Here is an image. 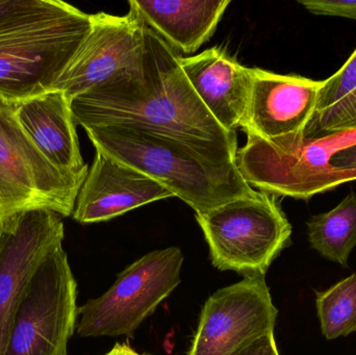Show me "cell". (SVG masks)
Listing matches in <instances>:
<instances>
[{
  "instance_id": "cell-18",
  "label": "cell",
  "mask_w": 356,
  "mask_h": 355,
  "mask_svg": "<svg viewBox=\"0 0 356 355\" xmlns=\"http://www.w3.org/2000/svg\"><path fill=\"white\" fill-rule=\"evenodd\" d=\"M316 308L322 335L336 340L356 333V274L323 292H316Z\"/></svg>"
},
{
  "instance_id": "cell-4",
  "label": "cell",
  "mask_w": 356,
  "mask_h": 355,
  "mask_svg": "<svg viewBox=\"0 0 356 355\" xmlns=\"http://www.w3.org/2000/svg\"><path fill=\"white\" fill-rule=\"evenodd\" d=\"M196 219L213 266L244 277L265 276L292 236L277 196L264 191L196 214Z\"/></svg>"
},
{
  "instance_id": "cell-27",
  "label": "cell",
  "mask_w": 356,
  "mask_h": 355,
  "mask_svg": "<svg viewBox=\"0 0 356 355\" xmlns=\"http://www.w3.org/2000/svg\"><path fill=\"white\" fill-rule=\"evenodd\" d=\"M138 355H141V354H138ZM144 355H152V354H144Z\"/></svg>"
},
{
  "instance_id": "cell-11",
  "label": "cell",
  "mask_w": 356,
  "mask_h": 355,
  "mask_svg": "<svg viewBox=\"0 0 356 355\" xmlns=\"http://www.w3.org/2000/svg\"><path fill=\"white\" fill-rule=\"evenodd\" d=\"M64 238L62 217L49 210L25 213L13 226L0 231V355L6 354L29 281Z\"/></svg>"
},
{
  "instance_id": "cell-3",
  "label": "cell",
  "mask_w": 356,
  "mask_h": 355,
  "mask_svg": "<svg viewBox=\"0 0 356 355\" xmlns=\"http://www.w3.org/2000/svg\"><path fill=\"white\" fill-rule=\"evenodd\" d=\"M91 15L58 10L0 31V97L17 104L50 91L91 29Z\"/></svg>"
},
{
  "instance_id": "cell-7",
  "label": "cell",
  "mask_w": 356,
  "mask_h": 355,
  "mask_svg": "<svg viewBox=\"0 0 356 355\" xmlns=\"http://www.w3.org/2000/svg\"><path fill=\"white\" fill-rule=\"evenodd\" d=\"M76 302V281L60 245L29 281L4 355H68L79 318Z\"/></svg>"
},
{
  "instance_id": "cell-15",
  "label": "cell",
  "mask_w": 356,
  "mask_h": 355,
  "mask_svg": "<svg viewBox=\"0 0 356 355\" xmlns=\"http://www.w3.org/2000/svg\"><path fill=\"white\" fill-rule=\"evenodd\" d=\"M15 116L44 158L66 174L86 179L89 166L79 149L71 101L50 90L13 104Z\"/></svg>"
},
{
  "instance_id": "cell-5",
  "label": "cell",
  "mask_w": 356,
  "mask_h": 355,
  "mask_svg": "<svg viewBox=\"0 0 356 355\" xmlns=\"http://www.w3.org/2000/svg\"><path fill=\"white\" fill-rule=\"evenodd\" d=\"M85 179L50 164L21 127L13 106L0 108V231L31 210L72 216Z\"/></svg>"
},
{
  "instance_id": "cell-20",
  "label": "cell",
  "mask_w": 356,
  "mask_h": 355,
  "mask_svg": "<svg viewBox=\"0 0 356 355\" xmlns=\"http://www.w3.org/2000/svg\"><path fill=\"white\" fill-rule=\"evenodd\" d=\"M356 90V49L346 64L323 81L316 114L324 112L348 97Z\"/></svg>"
},
{
  "instance_id": "cell-21",
  "label": "cell",
  "mask_w": 356,
  "mask_h": 355,
  "mask_svg": "<svg viewBox=\"0 0 356 355\" xmlns=\"http://www.w3.org/2000/svg\"><path fill=\"white\" fill-rule=\"evenodd\" d=\"M60 0H0V31L58 10Z\"/></svg>"
},
{
  "instance_id": "cell-10",
  "label": "cell",
  "mask_w": 356,
  "mask_h": 355,
  "mask_svg": "<svg viewBox=\"0 0 356 355\" xmlns=\"http://www.w3.org/2000/svg\"><path fill=\"white\" fill-rule=\"evenodd\" d=\"M91 22L89 33L51 89L64 92L70 101L143 63L146 24L134 6L125 16L91 15Z\"/></svg>"
},
{
  "instance_id": "cell-23",
  "label": "cell",
  "mask_w": 356,
  "mask_h": 355,
  "mask_svg": "<svg viewBox=\"0 0 356 355\" xmlns=\"http://www.w3.org/2000/svg\"><path fill=\"white\" fill-rule=\"evenodd\" d=\"M309 13L356 20V0H299Z\"/></svg>"
},
{
  "instance_id": "cell-2",
  "label": "cell",
  "mask_w": 356,
  "mask_h": 355,
  "mask_svg": "<svg viewBox=\"0 0 356 355\" xmlns=\"http://www.w3.org/2000/svg\"><path fill=\"white\" fill-rule=\"evenodd\" d=\"M85 131L95 149L152 177L196 214L257 194L234 160L177 138L137 124L100 125Z\"/></svg>"
},
{
  "instance_id": "cell-14",
  "label": "cell",
  "mask_w": 356,
  "mask_h": 355,
  "mask_svg": "<svg viewBox=\"0 0 356 355\" xmlns=\"http://www.w3.org/2000/svg\"><path fill=\"white\" fill-rule=\"evenodd\" d=\"M178 62L215 120L228 131L241 127L250 95L252 73L219 47L209 48Z\"/></svg>"
},
{
  "instance_id": "cell-22",
  "label": "cell",
  "mask_w": 356,
  "mask_h": 355,
  "mask_svg": "<svg viewBox=\"0 0 356 355\" xmlns=\"http://www.w3.org/2000/svg\"><path fill=\"white\" fill-rule=\"evenodd\" d=\"M330 170L322 183L320 194L356 181V144L339 150L330 160Z\"/></svg>"
},
{
  "instance_id": "cell-1",
  "label": "cell",
  "mask_w": 356,
  "mask_h": 355,
  "mask_svg": "<svg viewBox=\"0 0 356 355\" xmlns=\"http://www.w3.org/2000/svg\"><path fill=\"white\" fill-rule=\"evenodd\" d=\"M71 110L83 129L141 125L236 160V131H226L211 116L184 75L177 51L147 25L142 66L75 96Z\"/></svg>"
},
{
  "instance_id": "cell-25",
  "label": "cell",
  "mask_w": 356,
  "mask_h": 355,
  "mask_svg": "<svg viewBox=\"0 0 356 355\" xmlns=\"http://www.w3.org/2000/svg\"><path fill=\"white\" fill-rule=\"evenodd\" d=\"M104 355H138L127 344L117 343L108 354Z\"/></svg>"
},
{
  "instance_id": "cell-17",
  "label": "cell",
  "mask_w": 356,
  "mask_h": 355,
  "mask_svg": "<svg viewBox=\"0 0 356 355\" xmlns=\"http://www.w3.org/2000/svg\"><path fill=\"white\" fill-rule=\"evenodd\" d=\"M312 247L330 262L348 266L356 247V194L351 192L336 208L315 215L307 223Z\"/></svg>"
},
{
  "instance_id": "cell-12",
  "label": "cell",
  "mask_w": 356,
  "mask_h": 355,
  "mask_svg": "<svg viewBox=\"0 0 356 355\" xmlns=\"http://www.w3.org/2000/svg\"><path fill=\"white\" fill-rule=\"evenodd\" d=\"M250 95L242 127L266 141L303 138L317 110L323 81L251 69Z\"/></svg>"
},
{
  "instance_id": "cell-8",
  "label": "cell",
  "mask_w": 356,
  "mask_h": 355,
  "mask_svg": "<svg viewBox=\"0 0 356 355\" xmlns=\"http://www.w3.org/2000/svg\"><path fill=\"white\" fill-rule=\"evenodd\" d=\"M356 144V131L326 137L282 138L266 141L248 135L236 151V167L244 181L275 196L309 200L318 195L339 150Z\"/></svg>"
},
{
  "instance_id": "cell-9",
  "label": "cell",
  "mask_w": 356,
  "mask_h": 355,
  "mask_svg": "<svg viewBox=\"0 0 356 355\" xmlns=\"http://www.w3.org/2000/svg\"><path fill=\"white\" fill-rule=\"evenodd\" d=\"M277 316L265 276L244 277L207 300L188 355H238L274 333Z\"/></svg>"
},
{
  "instance_id": "cell-24",
  "label": "cell",
  "mask_w": 356,
  "mask_h": 355,
  "mask_svg": "<svg viewBox=\"0 0 356 355\" xmlns=\"http://www.w3.org/2000/svg\"><path fill=\"white\" fill-rule=\"evenodd\" d=\"M238 355H280L274 333L253 342Z\"/></svg>"
},
{
  "instance_id": "cell-6",
  "label": "cell",
  "mask_w": 356,
  "mask_h": 355,
  "mask_svg": "<svg viewBox=\"0 0 356 355\" xmlns=\"http://www.w3.org/2000/svg\"><path fill=\"white\" fill-rule=\"evenodd\" d=\"M182 263L180 248L168 247L129 265L104 295L79 308L77 335L134 338L140 325L179 285Z\"/></svg>"
},
{
  "instance_id": "cell-26",
  "label": "cell",
  "mask_w": 356,
  "mask_h": 355,
  "mask_svg": "<svg viewBox=\"0 0 356 355\" xmlns=\"http://www.w3.org/2000/svg\"><path fill=\"white\" fill-rule=\"evenodd\" d=\"M8 106H12L10 104H8V102L4 101L1 97H0V108H8Z\"/></svg>"
},
{
  "instance_id": "cell-16",
  "label": "cell",
  "mask_w": 356,
  "mask_h": 355,
  "mask_svg": "<svg viewBox=\"0 0 356 355\" xmlns=\"http://www.w3.org/2000/svg\"><path fill=\"white\" fill-rule=\"evenodd\" d=\"M144 23L173 50L192 53L209 41L229 0H131Z\"/></svg>"
},
{
  "instance_id": "cell-19",
  "label": "cell",
  "mask_w": 356,
  "mask_h": 355,
  "mask_svg": "<svg viewBox=\"0 0 356 355\" xmlns=\"http://www.w3.org/2000/svg\"><path fill=\"white\" fill-rule=\"evenodd\" d=\"M351 131H356V90L336 106L315 115L305 135L316 139Z\"/></svg>"
},
{
  "instance_id": "cell-13",
  "label": "cell",
  "mask_w": 356,
  "mask_h": 355,
  "mask_svg": "<svg viewBox=\"0 0 356 355\" xmlns=\"http://www.w3.org/2000/svg\"><path fill=\"white\" fill-rule=\"evenodd\" d=\"M171 197L175 196L152 177L96 149L72 217L81 224L104 222Z\"/></svg>"
}]
</instances>
